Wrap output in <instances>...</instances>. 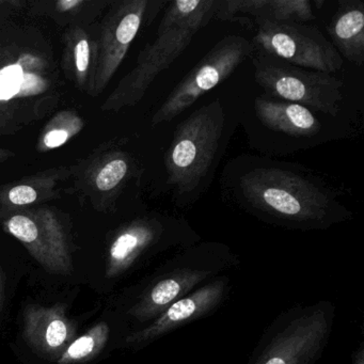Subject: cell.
<instances>
[{"label":"cell","instance_id":"obj_1","mask_svg":"<svg viewBox=\"0 0 364 364\" xmlns=\"http://www.w3.org/2000/svg\"><path fill=\"white\" fill-rule=\"evenodd\" d=\"M223 191L246 214L289 231H325L353 218L338 189L297 164L242 155L225 166Z\"/></svg>","mask_w":364,"mask_h":364},{"label":"cell","instance_id":"obj_2","mask_svg":"<svg viewBox=\"0 0 364 364\" xmlns=\"http://www.w3.org/2000/svg\"><path fill=\"white\" fill-rule=\"evenodd\" d=\"M54 48L33 25L0 29V110L21 127L41 120L60 102Z\"/></svg>","mask_w":364,"mask_h":364},{"label":"cell","instance_id":"obj_3","mask_svg":"<svg viewBox=\"0 0 364 364\" xmlns=\"http://www.w3.org/2000/svg\"><path fill=\"white\" fill-rule=\"evenodd\" d=\"M227 114L219 100L191 112L176 127L165 155L174 204L197 202L212 182L228 142Z\"/></svg>","mask_w":364,"mask_h":364},{"label":"cell","instance_id":"obj_4","mask_svg":"<svg viewBox=\"0 0 364 364\" xmlns=\"http://www.w3.org/2000/svg\"><path fill=\"white\" fill-rule=\"evenodd\" d=\"M240 264V257L225 242L201 240L174 251L137 287L125 314L144 327L176 300Z\"/></svg>","mask_w":364,"mask_h":364},{"label":"cell","instance_id":"obj_5","mask_svg":"<svg viewBox=\"0 0 364 364\" xmlns=\"http://www.w3.org/2000/svg\"><path fill=\"white\" fill-rule=\"evenodd\" d=\"M217 0H174L167 8L156 37L138 55L136 65L119 82L101 106L117 112L137 105L161 72L185 52L198 33L214 20Z\"/></svg>","mask_w":364,"mask_h":364},{"label":"cell","instance_id":"obj_6","mask_svg":"<svg viewBox=\"0 0 364 364\" xmlns=\"http://www.w3.org/2000/svg\"><path fill=\"white\" fill-rule=\"evenodd\" d=\"M336 317L329 300L289 306L266 328L247 364H317L331 340Z\"/></svg>","mask_w":364,"mask_h":364},{"label":"cell","instance_id":"obj_7","mask_svg":"<svg viewBox=\"0 0 364 364\" xmlns=\"http://www.w3.org/2000/svg\"><path fill=\"white\" fill-rule=\"evenodd\" d=\"M188 220L167 212L144 213L114 234L106 262V277L117 279L144 262L201 242Z\"/></svg>","mask_w":364,"mask_h":364},{"label":"cell","instance_id":"obj_8","mask_svg":"<svg viewBox=\"0 0 364 364\" xmlns=\"http://www.w3.org/2000/svg\"><path fill=\"white\" fill-rule=\"evenodd\" d=\"M255 80L270 97L336 117L342 110V80L333 74L311 71L281 59L253 53Z\"/></svg>","mask_w":364,"mask_h":364},{"label":"cell","instance_id":"obj_9","mask_svg":"<svg viewBox=\"0 0 364 364\" xmlns=\"http://www.w3.org/2000/svg\"><path fill=\"white\" fill-rule=\"evenodd\" d=\"M255 53L252 43L240 36L218 42L181 80L151 119V124L171 122L200 97L225 82Z\"/></svg>","mask_w":364,"mask_h":364},{"label":"cell","instance_id":"obj_10","mask_svg":"<svg viewBox=\"0 0 364 364\" xmlns=\"http://www.w3.org/2000/svg\"><path fill=\"white\" fill-rule=\"evenodd\" d=\"M255 31V52L311 71L332 74L342 69V57L316 27L261 20Z\"/></svg>","mask_w":364,"mask_h":364},{"label":"cell","instance_id":"obj_11","mask_svg":"<svg viewBox=\"0 0 364 364\" xmlns=\"http://www.w3.org/2000/svg\"><path fill=\"white\" fill-rule=\"evenodd\" d=\"M3 218L6 231L20 240L44 269L56 274L72 272L69 240L55 210L46 206L23 208Z\"/></svg>","mask_w":364,"mask_h":364},{"label":"cell","instance_id":"obj_12","mask_svg":"<svg viewBox=\"0 0 364 364\" xmlns=\"http://www.w3.org/2000/svg\"><path fill=\"white\" fill-rule=\"evenodd\" d=\"M152 1L112 0L100 20L97 71L90 97H99L124 60L142 25L146 24Z\"/></svg>","mask_w":364,"mask_h":364},{"label":"cell","instance_id":"obj_13","mask_svg":"<svg viewBox=\"0 0 364 364\" xmlns=\"http://www.w3.org/2000/svg\"><path fill=\"white\" fill-rule=\"evenodd\" d=\"M231 291L230 274L217 277L170 304L148 325L129 332L124 344L141 349L189 323L208 318L223 308Z\"/></svg>","mask_w":364,"mask_h":364},{"label":"cell","instance_id":"obj_14","mask_svg":"<svg viewBox=\"0 0 364 364\" xmlns=\"http://www.w3.org/2000/svg\"><path fill=\"white\" fill-rule=\"evenodd\" d=\"M139 166L131 153L119 146H104L87 159L85 165L72 168L76 188L90 199L100 212L112 210L123 189L140 174Z\"/></svg>","mask_w":364,"mask_h":364},{"label":"cell","instance_id":"obj_15","mask_svg":"<svg viewBox=\"0 0 364 364\" xmlns=\"http://www.w3.org/2000/svg\"><path fill=\"white\" fill-rule=\"evenodd\" d=\"M24 336L38 353L57 358L71 344L75 328L65 316L63 304H55L50 308L31 304L25 309Z\"/></svg>","mask_w":364,"mask_h":364},{"label":"cell","instance_id":"obj_16","mask_svg":"<svg viewBox=\"0 0 364 364\" xmlns=\"http://www.w3.org/2000/svg\"><path fill=\"white\" fill-rule=\"evenodd\" d=\"M100 21L87 26L65 29L61 71L77 90L91 95L99 53Z\"/></svg>","mask_w":364,"mask_h":364},{"label":"cell","instance_id":"obj_17","mask_svg":"<svg viewBox=\"0 0 364 364\" xmlns=\"http://www.w3.org/2000/svg\"><path fill=\"white\" fill-rule=\"evenodd\" d=\"M70 176L72 168L58 167L0 187V216L59 198L61 184Z\"/></svg>","mask_w":364,"mask_h":364},{"label":"cell","instance_id":"obj_18","mask_svg":"<svg viewBox=\"0 0 364 364\" xmlns=\"http://www.w3.org/2000/svg\"><path fill=\"white\" fill-rule=\"evenodd\" d=\"M255 108L262 124L272 132L296 138L314 137L321 132L318 119L304 106L259 97Z\"/></svg>","mask_w":364,"mask_h":364},{"label":"cell","instance_id":"obj_19","mask_svg":"<svg viewBox=\"0 0 364 364\" xmlns=\"http://www.w3.org/2000/svg\"><path fill=\"white\" fill-rule=\"evenodd\" d=\"M331 42L340 56L362 67L364 63V4L342 0L327 26Z\"/></svg>","mask_w":364,"mask_h":364},{"label":"cell","instance_id":"obj_20","mask_svg":"<svg viewBox=\"0 0 364 364\" xmlns=\"http://www.w3.org/2000/svg\"><path fill=\"white\" fill-rule=\"evenodd\" d=\"M112 3V0H33L27 1L26 14L69 29L99 22Z\"/></svg>","mask_w":364,"mask_h":364},{"label":"cell","instance_id":"obj_21","mask_svg":"<svg viewBox=\"0 0 364 364\" xmlns=\"http://www.w3.org/2000/svg\"><path fill=\"white\" fill-rule=\"evenodd\" d=\"M84 127V119L75 110H61L42 129L37 150L46 153L60 148L78 135Z\"/></svg>","mask_w":364,"mask_h":364},{"label":"cell","instance_id":"obj_22","mask_svg":"<svg viewBox=\"0 0 364 364\" xmlns=\"http://www.w3.org/2000/svg\"><path fill=\"white\" fill-rule=\"evenodd\" d=\"M268 4L269 0H217L214 20L255 29L257 21L267 18Z\"/></svg>","mask_w":364,"mask_h":364},{"label":"cell","instance_id":"obj_23","mask_svg":"<svg viewBox=\"0 0 364 364\" xmlns=\"http://www.w3.org/2000/svg\"><path fill=\"white\" fill-rule=\"evenodd\" d=\"M110 328L106 321L95 325L87 333L73 340L59 357V364H82L89 361L105 347Z\"/></svg>","mask_w":364,"mask_h":364},{"label":"cell","instance_id":"obj_24","mask_svg":"<svg viewBox=\"0 0 364 364\" xmlns=\"http://www.w3.org/2000/svg\"><path fill=\"white\" fill-rule=\"evenodd\" d=\"M315 18L310 0H269L267 18L274 23H306Z\"/></svg>","mask_w":364,"mask_h":364},{"label":"cell","instance_id":"obj_25","mask_svg":"<svg viewBox=\"0 0 364 364\" xmlns=\"http://www.w3.org/2000/svg\"><path fill=\"white\" fill-rule=\"evenodd\" d=\"M26 0H0V29L14 24V18L26 11Z\"/></svg>","mask_w":364,"mask_h":364},{"label":"cell","instance_id":"obj_26","mask_svg":"<svg viewBox=\"0 0 364 364\" xmlns=\"http://www.w3.org/2000/svg\"><path fill=\"white\" fill-rule=\"evenodd\" d=\"M21 127L16 121L10 118L3 110H0V136H12L21 131Z\"/></svg>","mask_w":364,"mask_h":364},{"label":"cell","instance_id":"obj_27","mask_svg":"<svg viewBox=\"0 0 364 364\" xmlns=\"http://www.w3.org/2000/svg\"><path fill=\"white\" fill-rule=\"evenodd\" d=\"M348 364H364V343H360L357 349L351 353L350 361Z\"/></svg>","mask_w":364,"mask_h":364},{"label":"cell","instance_id":"obj_28","mask_svg":"<svg viewBox=\"0 0 364 364\" xmlns=\"http://www.w3.org/2000/svg\"><path fill=\"white\" fill-rule=\"evenodd\" d=\"M6 277L3 268L0 266V309L3 306L4 298H5Z\"/></svg>","mask_w":364,"mask_h":364},{"label":"cell","instance_id":"obj_29","mask_svg":"<svg viewBox=\"0 0 364 364\" xmlns=\"http://www.w3.org/2000/svg\"><path fill=\"white\" fill-rule=\"evenodd\" d=\"M14 152L12 151L7 150V149L0 148V164L5 163L8 159H11L14 156Z\"/></svg>","mask_w":364,"mask_h":364}]
</instances>
